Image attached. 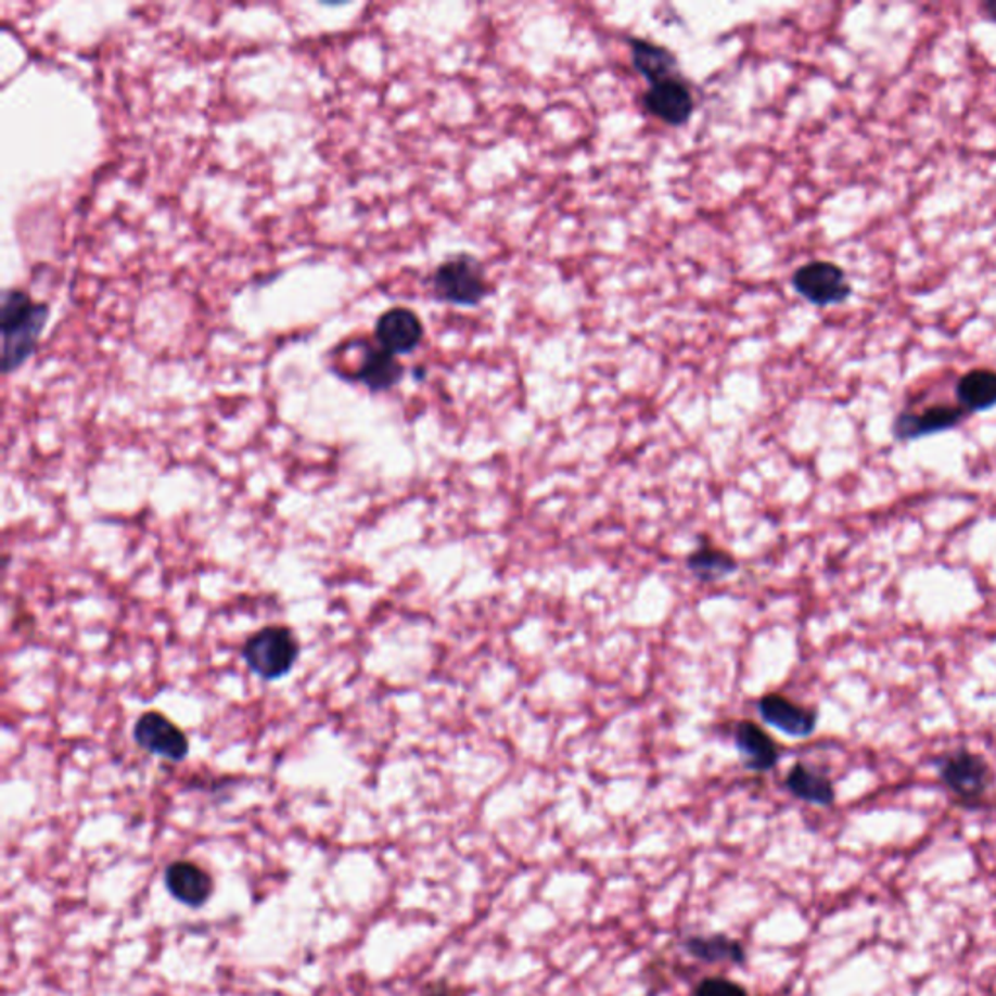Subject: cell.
I'll list each match as a JSON object with an SVG mask.
<instances>
[{"label": "cell", "instance_id": "9c48e42d", "mask_svg": "<svg viewBox=\"0 0 996 996\" xmlns=\"http://www.w3.org/2000/svg\"><path fill=\"white\" fill-rule=\"evenodd\" d=\"M374 337L380 347L395 357L411 355L423 343V321L413 310L397 306L378 318Z\"/></svg>", "mask_w": 996, "mask_h": 996}, {"label": "cell", "instance_id": "ffe728a7", "mask_svg": "<svg viewBox=\"0 0 996 996\" xmlns=\"http://www.w3.org/2000/svg\"><path fill=\"white\" fill-rule=\"evenodd\" d=\"M981 12H983L985 18L991 20V22H996V0L983 2V4H981Z\"/></svg>", "mask_w": 996, "mask_h": 996}, {"label": "cell", "instance_id": "4fadbf2b", "mask_svg": "<svg viewBox=\"0 0 996 996\" xmlns=\"http://www.w3.org/2000/svg\"><path fill=\"white\" fill-rule=\"evenodd\" d=\"M733 740H736V748L740 750L745 759L748 769L755 772H767L777 767L780 759L779 745L759 724L752 723V720L736 724Z\"/></svg>", "mask_w": 996, "mask_h": 996}, {"label": "cell", "instance_id": "8992f818", "mask_svg": "<svg viewBox=\"0 0 996 996\" xmlns=\"http://www.w3.org/2000/svg\"><path fill=\"white\" fill-rule=\"evenodd\" d=\"M132 740L144 752L171 763H181L189 753L188 733L158 711H146L132 728Z\"/></svg>", "mask_w": 996, "mask_h": 996}, {"label": "cell", "instance_id": "9a60e30c", "mask_svg": "<svg viewBox=\"0 0 996 996\" xmlns=\"http://www.w3.org/2000/svg\"><path fill=\"white\" fill-rule=\"evenodd\" d=\"M956 399L968 413H981L996 407V370L973 368L959 378Z\"/></svg>", "mask_w": 996, "mask_h": 996}, {"label": "cell", "instance_id": "2e32d148", "mask_svg": "<svg viewBox=\"0 0 996 996\" xmlns=\"http://www.w3.org/2000/svg\"><path fill=\"white\" fill-rule=\"evenodd\" d=\"M787 790L792 796L804 800L814 806L829 808L835 802V789L831 780L821 772L809 769L804 763H796L787 775Z\"/></svg>", "mask_w": 996, "mask_h": 996}, {"label": "cell", "instance_id": "52a82bcc", "mask_svg": "<svg viewBox=\"0 0 996 996\" xmlns=\"http://www.w3.org/2000/svg\"><path fill=\"white\" fill-rule=\"evenodd\" d=\"M642 107L659 122L669 127H681L695 112V98L689 82L677 75L650 85L642 95Z\"/></svg>", "mask_w": 996, "mask_h": 996}, {"label": "cell", "instance_id": "44dd1931", "mask_svg": "<svg viewBox=\"0 0 996 996\" xmlns=\"http://www.w3.org/2000/svg\"><path fill=\"white\" fill-rule=\"evenodd\" d=\"M424 996H451V995L450 993H448V991H444V988H433V991H429V993H426V995Z\"/></svg>", "mask_w": 996, "mask_h": 996}, {"label": "cell", "instance_id": "277c9868", "mask_svg": "<svg viewBox=\"0 0 996 996\" xmlns=\"http://www.w3.org/2000/svg\"><path fill=\"white\" fill-rule=\"evenodd\" d=\"M792 286L804 301L819 308L843 304L853 292L845 271L831 261L802 265L792 274Z\"/></svg>", "mask_w": 996, "mask_h": 996}, {"label": "cell", "instance_id": "8fae6325", "mask_svg": "<svg viewBox=\"0 0 996 996\" xmlns=\"http://www.w3.org/2000/svg\"><path fill=\"white\" fill-rule=\"evenodd\" d=\"M757 708L765 723L792 738H806L816 730V724H818L816 711L796 705L794 701H790L789 697L780 695V693L762 697Z\"/></svg>", "mask_w": 996, "mask_h": 996}, {"label": "cell", "instance_id": "5b68a950", "mask_svg": "<svg viewBox=\"0 0 996 996\" xmlns=\"http://www.w3.org/2000/svg\"><path fill=\"white\" fill-rule=\"evenodd\" d=\"M936 767L942 782L956 796L968 802L981 799L993 784V771L988 763L978 753L968 750L944 755L941 762L936 763Z\"/></svg>", "mask_w": 996, "mask_h": 996}, {"label": "cell", "instance_id": "e0dca14e", "mask_svg": "<svg viewBox=\"0 0 996 996\" xmlns=\"http://www.w3.org/2000/svg\"><path fill=\"white\" fill-rule=\"evenodd\" d=\"M684 949L689 956L705 961V963H745V949L738 941L726 934L715 936H693L684 942Z\"/></svg>", "mask_w": 996, "mask_h": 996}, {"label": "cell", "instance_id": "6da1fadb", "mask_svg": "<svg viewBox=\"0 0 996 996\" xmlns=\"http://www.w3.org/2000/svg\"><path fill=\"white\" fill-rule=\"evenodd\" d=\"M49 320V306L36 302L28 292L10 289L2 294L0 331H2V372L9 376L28 360L38 347Z\"/></svg>", "mask_w": 996, "mask_h": 996}, {"label": "cell", "instance_id": "d6986e66", "mask_svg": "<svg viewBox=\"0 0 996 996\" xmlns=\"http://www.w3.org/2000/svg\"><path fill=\"white\" fill-rule=\"evenodd\" d=\"M695 996H750L748 991L730 979L706 978L695 987Z\"/></svg>", "mask_w": 996, "mask_h": 996}, {"label": "cell", "instance_id": "7a4b0ae2", "mask_svg": "<svg viewBox=\"0 0 996 996\" xmlns=\"http://www.w3.org/2000/svg\"><path fill=\"white\" fill-rule=\"evenodd\" d=\"M301 656V642L286 625H267L245 639L242 659L265 681L289 676Z\"/></svg>", "mask_w": 996, "mask_h": 996}, {"label": "cell", "instance_id": "7c38bea8", "mask_svg": "<svg viewBox=\"0 0 996 996\" xmlns=\"http://www.w3.org/2000/svg\"><path fill=\"white\" fill-rule=\"evenodd\" d=\"M405 368L395 355L384 348L365 345L362 357L355 372L350 374L353 382H358L368 387L370 392H387L404 380Z\"/></svg>", "mask_w": 996, "mask_h": 996}, {"label": "cell", "instance_id": "30bf717a", "mask_svg": "<svg viewBox=\"0 0 996 996\" xmlns=\"http://www.w3.org/2000/svg\"><path fill=\"white\" fill-rule=\"evenodd\" d=\"M164 884L176 902L191 909L203 907L215 892V880L210 872L193 860H174L166 866Z\"/></svg>", "mask_w": 996, "mask_h": 996}, {"label": "cell", "instance_id": "ac0fdd59", "mask_svg": "<svg viewBox=\"0 0 996 996\" xmlns=\"http://www.w3.org/2000/svg\"><path fill=\"white\" fill-rule=\"evenodd\" d=\"M687 569L701 583H718L738 571V561L720 547L705 544L687 557Z\"/></svg>", "mask_w": 996, "mask_h": 996}, {"label": "cell", "instance_id": "ba28073f", "mask_svg": "<svg viewBox=\"0 0 996 996\" xmlns=\"http://www.w3.org/2000/svg\"><path fill=\"white\" fill-rule=\"evenodd\" d=\"M968 411L959 405L936 404L922 411H902L893 421V436L902 443L946 433L963 423Z\"/></svg>", "mask_w": 996, "mask_h": 996}, {"label": "cell", "instance_id": "3957f363", "mask_svg": "<svg viewBox=\"0 0 996 996\" xmlns=\"http://www.w3.org/2000/svg\"><path fill=\"white\" fill-rule=\"evenodd\" d=\"M434 296L440 302L475 308L490 294L487 271L475 255H451L433 274Z\"/></svg>", "mask_w": 996, "mask_h": 996}, {"label": "cell", "instance_id": "5bb4252c", "mask_svg": "<svg viewBox=\"0 0 996 996\" xmlns=\"http://www.w3.org/2000/svg\"><path fill=\"white\" fill-rule=\"evenodd\" d=\"M629 48L635 71L644 80H649L650 85L679 75L677 56L664 46H659L650 39L633 38L629 39Z\"/></svg>", "mask_w": 996, "mask_h": 996}]
</instances>
